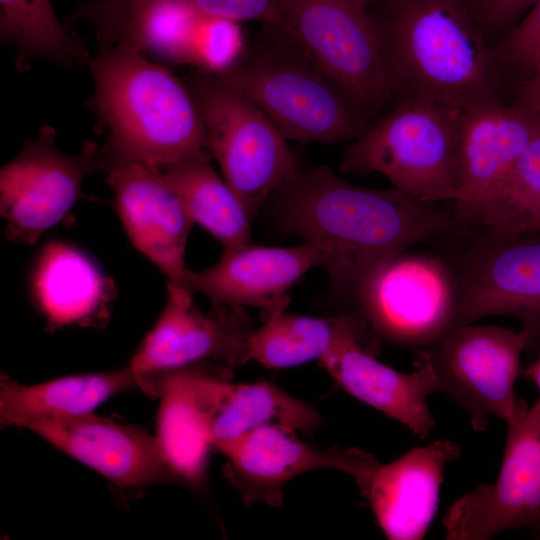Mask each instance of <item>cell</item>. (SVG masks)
Here are the masks:
<instances>
[{
	"label": "cell",
	"mask_w": 540,
	"mask_h": 540,
	"mask_svg": "<svg viewBox=\"0 0 540 540\" xmlns=\"http://www.w3.org/2000/svg\"><path fill=\"white\" fill-rule=\"evenodd\" d=\"M441 203L395 188L356 186L318 166L301 167L265 205L283 230L320 252L332 294L353 311L383 265L462 225L453 208Z\"/></svg>",
	"instance_id": "1"
},
{
	"label": "cell",
	"mask_w": 540,
	"mask_h": 540,
	"mask_svg": "<svg viewBox=\"0 0 540 540\" xmlns=\"http://www.w3.org/2000/svg\"><path fill=\"white\" fill-rule=\"evenodd\" d=\"M376 14L392 98H431L465 110L498 98L502 72L465 0H385Z\"/></svg>",
	"instance_id": "2"
},
{
	"label": "cell",
	"mask_w": 540,
	"mask_h": 540,
	"mask_svg": "<svg viewBox=\"0 0 540 540\" xmlns=\"http://www.w3.org/2000/svg\"><path fill=\"white\" fill-rule=\"evenodd\" d=\"M87 66L94 83L87 104L106 135L107 164L162 168L209 152L200 111L183 79L123 47H98Z\"/></svg>",
	"instance_id": "3"
},
{
	"label": "cell",
	"mask_w": 540,
	"mask_h": 540,
	"mask_svg": "<svg viewBox=\"0 0 540 540\" xmlns=\"http://www.w3.org/2000/svg\"><path fill=\"white\" fill-rule=\"evenodd\" d=\"M214 73L255 103L288 140L356 139L373 123L307 50L270 23L233 64Z\"/></svg>",
	"instance_id": "4"
},
{
	"label": "cell",
	"mask_w": 540,
	"mask_h": 540,
	"mask_svg": "<svg viewBox=\"0 0 540 540\" xmlns=\"http://www.w3.org/2000/svg\"><path fill=\"white\" fill-rule=\"evenodd\" d=\"M432 241L454 289V323L508 316L520 324L525 352L540 353V233L506 235L462 224Z\"/></svg>",
	"instance_id": "5"
},
{
	"label": "cell",
	"mask_w": 540,
	"mask_h": 540,
	"mask_svg": "<svg viewBox=\"0 0 540 540\" xmlns=\"http://www.w3.org/2000/svg\"><path fill=\"white\" fill-rule=\"evenodd\" d=\"M462 111L431 98L399 100L354 139L340 172L380 173L393 188L416 199L451 202L460 185Z\"/></svg>",
	"instance_id": "6"
},
{
	"label": "cell",
	"mask_w": 540,
	"mask_h": 540,
	"mask_svg": "<svg viewBox=\"0 0 540 540\" xmlns=\"http://www.w3.org/2000/svg\"><path fill=\"white\" fill-rule=\"evenodd\" d=\"M200 111L208 150L251 218L300 169L272 120L214 72L194 69L182 78Z\"/></svg>",
	"instance_id": "7"
},
{
	"label": "cell",
	"mask_w": 540,
	"mask_h": 540,
	"mask_svg": "<svg viewBox=\"0 0 540 540\" xmlns=\"http://www.w3.org/2000/svg\"><path fill=\"white\" fill-rule=\"evenodd\" d=\"M525 347L520 331L471 323L452 326L414 355L431 366L438 392L467 413L475 431H483L490 417L509 424L528 408L515 394Z\"/></svg>",
	"instance_id": "8"
},
{
	"label": "cell",
	"mask_w": 540,
	"mask_h": 540,
	"mask_svg": "<svg viewBox=\"0 0 540 540\" xmlns=\"http://www.w3.org/2000/svg\"><path fill=\"white\" fill-rule=\"evenodd\" d=\"M368 7L363 0H274L270 24L307 50L375 118L393 98Z\"/></svg>",
	"instance_id": "9"
},
{
	"label": "cell",
	"mask_w": 540,
	"mask_h": 540,
	"mask_svg": "<svg viewBox=\"0 0 540 540\" xmlns=\"http://www.w3.org/2000/svg\"><path fill=\"white\" fill-rule=\"evenodd\" d=\"M167 291L161 315L128 364L138 388L151 396L154 382L169 372L200 365L233 371L250 360L256 327L243 307L212 304L203 312L189 287L167 283Z\"/></svg>",
	"instance_id": "10"
},
{
	"label": "cell",
	"mask_w": 540,
	"mask_h": 540,
	"mask_svg": "<svg viewBox=\"0 0 540 540\" xmlns=\"http://www.w3.org/2000/svg\"><path fill=\"white\" fill-rule=\"evenodd\" d=\"M56 138L53 127L43 126L0 170V212L12 241L34 244L83 198L84 179L106 168L104 144L84 142L79 153L67 154Z\"/></svg>",
	"instance_id": "11"
},
{
	"label": "cell",
	"mask_w": 540,
	"mask_h": 540,
	"mask_svg": "<svg viewBox=\"0 0 540 540\" xmlns=\"http://www.w3.org/2000/svg\"><path fill=\"white\" fill-rule=\"evenodd\" d=\"M449 268L435 250L399 254L366 285L358 310L381 342L421 349L455 326Z\"/></svg>",
	"instance_id": "12"
},
{
	"label": "cell",
	"mask_w": 540,
	"mask_h": 540,
	"mask_svg": "<svg viewBox=\"0 0 540 540\" xmlns=\"http://www.w3.org/2000/svg\"><path fill=\"white\" fill-rule=\"evenodd\" d=\"M540 523V403L507 424L505 451L494 483L458 497L442 524L447 540H489Z\"/></svg>",
	"instance_id": "13"
},
{
	"label": "cell",
	"mask_w": 540,
	"mask_h": 540,
	"mask_svg": "<svg viewBox=\"0 0 540 540\" xmlns=\"http://www.w3.org/2000/svg\"><path fill=\"white\" fill-rule=\"evenodd\" d=\"M113 206L133 246L166 276L189 287L185 250L194 225L162 168L135 161H112L105 168Z\"/></svg>",
	"instance_id": "14"
},
{
	"label": "cell",
	"mask_w": 540,
	"mask_h": 540,
	"mask_svg": "<svg viewBox=\"0 0 540 540\" xmlns=\"http://www.w3.org/2000/svg\"><path fill=\"white\" fill-rule=\"evenodd\" d=\"M297 432L267 425L216 448L227 459L226 479L245 504L280 506L285 485L316 469H332L353 479L357 477L368 452L338 446L321 450L300 439Z\"/></svg>",
	"instance_id": "15"
},
{
	"label": "cell",
	"mask_w": 540,
	"mask_h": 540,
	"mask_svg": "<svg viewBox=\"0 0 540 540\" xmlns=\"http://www.w3.org/2000/svg\"><path fill=\"white\" fill-rule=\"evenodd\" d=\"M26 428L92 468L120 488L177 482L155 436L135 425L93 413L74 417H38Z\"/></svg>",
	"instance_id": "16"
},
{
	"label": "cell",
	"mask_w": 540,
	"mask_h": 540,
	"mask_svg": "<svg viewBox=\"0 0 540 540\" xmlns=\"http://www.w3.org/2000/svg\"><path fill=\"white\" fill-rule=\"evenodd\" d=\"M232 372L193 366L169 372L153 385L160 398L155 437L176 481L200 488L205 482L217 403Z\"/></svg>",
	"instance_id": "17"
},
{
	"label": "cell",
	"mask_w": 540,
	"mask_h": 540,
	"mask_svg": "<svg viewBox=\"0 0 540 540\" xmlns=\"http://www.w3.org/2000/svg\"><path fill=\"white\" fill-rule=\"evenodd\" d=\"M461 455L451 440L415 447L397 460H377L358 487L391 540H421L438 509L445 467Z\"/></svg>",
	"instance_id": "18"
},
{
	"label": "cell",
	"mask_w": 540,
	"mask_h": 540,
	"mask_svg": "<svg viewBox=\"0 0 540 540\" xmlns=\"http://www.w3.org/2000/svg\"><path fill=\"white\" fill-rule=\"evenodd\" d=\"M316 266H322V256L309 243L290 247L250 244L223 250L219 261L202 271L189 270L187 283L212 304L257 307L263 321L286 310L287 291Z\"/></svg>",
	"instance_id": "19"
},
{
	"label": "cell",
	"mask_w": 540,
	"mask_h": 540,
	"mask_svg": "<svg viewBox=\"0 0 540 540\" xmlns=\"http://www.w3.org/2000/svg\"><path fill=\"white\" fill-rule=\"evenodd\" d=\"M540 130V114L500 100L462 111L460 185L451 201L460 223L505 177Z\"/></svg>",
	"instance_id": "20"
},
{
	"label": "cell",
	"mask_w": 540,
	"mask_h": 540,
	"mask_svg": "<svg viewBox=\"0 0 540 540\" xmlns=\"http://www.w3.org/2000/svg\"><path fill=\"white\" fill-rule=\"evenodd\" d=\"M376 355L361 344L346 343L320 363L348 394L400 422L419 438H428L436 421L427 398L438 392L431 366L414 355L413 371L403 373L379 362Z\"/></svg>",
	"instance_id": "21"
},
{
	"label": "cell",
	"mask_w": 540,
	"mask_h": 540,
	"mask_svg": "<svg viewBox=\"0 0 540 540\" xmlns=\"http://www.w3.org/2000/svg\"><path fill=\"white\" fill-rule=\"evenodd\" d=\"M31 291L53 327L104 320L115 294L111 281L87 254L61 242H50L39 253Z\"/></svg>",
	"instance_id": "22"
},
{
	"label": "cell",
	"mask_w": 540,
	"mask_h": 540,
	"mask_svg": "<svg viewBox=\"0 0 540 540\" xmlns=\"http://www.w3.org/2000/svg\"><path fill=\"white\" fill-rule=\"evenodd\" d=\"M255 328L249 342L250 360L266 368H289L321 360L334 348L358 343L380 351V339L361 310L332 317L276 313Z\"/></svg>",
	"instance_id": "23"
},
{
	"label": "cell",
	"mask_w": 540,
	"mask_h": 540,
	"mask_svg": "<svg viewBox=\"0 0 540 540\" xmlns=\"http://www.w3.org/2000/svg\"><path fill=\"white\" fill-rule=\"evenodd\" d=\"M138 387L129 365L100 373L71 375L22 385L8 379L0 383L1 424L20 426L38 417H74L93 413L114 395Z\"/></svg>",
	"instance_id": "24"
},
{
	"label": "cell",
	"mask_w": 540,
	"mask_h": 540,
	"mask_svg": "<svg viewBox=\"0 0 540 540\" xmlns=\"http://www.w3.org/2000/svg\"><path fill=\"white\" fill-rule=\"evenodd\" d=\"M209 152L162 167L194 224L200 225L224 250L252 244L251 217L245 206L213 169Z\"/></svg>",
	"instance_id": "25"
},
{
	"label": "cell",
	"mask_w": 540,
	"mask_h": 540,
	"mask_svg": "<svg viewBox=\"0 0 540 540\" xmlns=\"http://www.w3.org/2000/svg\"><path fill=\"white\" fill-rule=\"evenodd\" d=\"M0 41L15 49L20 72L38 61L73 70L92 57L84 39L59 20L50 0H0Z\"/></svg>",
	"instance_id": "26"
},
{
	"label": "cell",
	"mask_w": 540,
	"mask_h": 540,
	"mask_svg": "<svg viewBox=\"0 0 540 540\" xmlns=\"http://www.w3.org/2000/svg\"><path fill=\"white\" fill-rule=\"evenodd\" d=\"M322 423L321 415L311 404L275 384L229 382L217 403L211 436L216 449L262 426L280 425L311 433Z\"/></svg>",
	"instance_id": "27"
},
{
	"label": "cell",
	"mask_w": 540,
	"mask_h": 540,
	"mask_svg": "<svg viewBox=\"0 0 540 540\" xmlns=\"http://www.w3.org/2000/svg\"><path fill=\"white\" fill-rule=\"evenodd\" d=\"M464 224L506 235L540 233V130Z\"/></svg>",
	"instance_id": "28"
},
{
	"label": "cell",
	"mask_w": 540,
	"mask_h": 540,
	"mask_svg": "<svg viewBox=\"0 0 540 540\" xmlns=\"http://www.w3.org/2000/svg\"><path fill=\"white\" fill-rule=\"evenodd\" d=\"M491 46L501 72L503 68H513L530 75L540 65V0Z\"/></svg>",
	"instance_id": "29"
},
{
	"label": "cell",
	"mask_w": 540,
	"mask_h": 540,
	"mask_svg": "<svg viewBox=\"0 0 540 540\" xmlns=\"http://www.w3.org/2000/svg\"><path fill=\"white\" fill-rule=\"evenodd\" d=\"M537 0H465L492 45L512 30Z\"/></svg>",
	"instance_id": "30"
},
{
	"label": "cell",
	"mask_w": 540,
	"mask_h": 540,
	"mask_svg": "<svg viewBox=\"0 0 540 540\" xmlns=\"http://www.w3.org/2000/svg\"><path fill=\"white\" fill-rule=\"evenodd\" d=\"M203 15L226 18L237 22L271 23L274 0H182Z\"/></svg>",
	"instance_id": "31"
},
{
	"label": "cell",
	"mask_w": 540,
	"mask_h": 540,
	"mask_svg": "<svg viewBox=\"0 0 540 540\" xmlns=\"http://www.w3.org/2000/svg\"><path fill=\"white\" fill-rule=\"evenodd\" d=\"M516 104L540 114V65L524 80Z\"/></svg>",
	"instance_id": "32"
},
{
	"label": "cell",
	"mask_w": 540,
	"mask_h": 540,
	"mask_svg": "<svg viewBox=\"0 0 540 540\" xmlns=\"http://www.w3.org/2000/svg\"><path fill=\"white\" fill-rule=\"evenodd\" d=\"M520 375L535 384L539 391L538 401L540 403V353L535 356V359L531 363L521 367Z\"/></svg>",
	"instance_id": "33"
},
{
	"label": "cell",
	"mask_w": 540,
	"mask_h": 540,
	"mask_svg": "<svg viewBox=\"0 0 540 540\" xmlns=\"http://www.w3.org/2000/svg\"><path fill=\"white\" fill-rule=\"evenodd\" d=\"M533 530L535 531L536 538L540 539V523Z\"/></svg>",
	"instance_id": "34"
},
{
	"label": "cell",
	"mask_w": 540,
	"mask_h": 540,
	"mask_svg": "<svg viewBox=\"0 0 540 540\" xmlns=\"http://www.w3.org/2000/svg\"><path fill=\"white\" fill-rule=\"evenodd\" d=\"M367 5H371L375 2H379V1H385V0H363Z\"/></svg>",
	"instance_id": "35"
}]
</instances>
